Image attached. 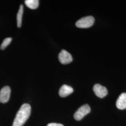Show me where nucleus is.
<instances>
[{"instance_id": "12", "label": "nucleus", "mask_w": 126, "mask_h": 126, "mask_svg": "<svg viewBox=\"0 0 126 126\" xmlns=\"http://www.w3.org/2000/svg\"><path fill=\"white\" fill-rule=\"evenodd\" d=\"M47 126H63V125L59 123H51L48 124Z\"/></svg>"}, {"instance_id": "10", "label": "nucleus", "mask_w": 126, "mask_h": 126, "mask_svg": "<svg viewBox=\"0 0 126 126\" xmlns=\"http://www.w3.org/2000/svg\"><path fill=\"white\" fill-rule=\"evenodd\" d=\"M25 3L28 8L32 9H37L39 5V0H26Z\"/></svg>"}, {"instance_id": "11", "label": "nucleus", "mask_w": 126, "mask_h": 126, "mask_svg": "<svg viewBox=\"0 0 126 126\" xmlns=\"http://www.w3.org/2000/svg\"><path fill=\"white\" fill-rule=\"evenodd\" d=\"M12 40V39L11 37H8L4 39L0 46V49L1 50H4L10 44Z\"/></svg>"}, {"instance_id": "1", "label": "nucleus", "mask_w": 126, "mask_h": 126, "mask_svg": "<svg viewBox=\"0 0 126 126\" xmlns=\"http://www.w3.org/2000/svg\"><path fill=\"white\" fill-rule=\"evenodd\" d=\"M31 113V107L29 104H24L16 114L13 126H22L27 121Z\"/></svg>"}, {"instance_id": "3", "label": "nucleus", "mask_w": 126, "mask_h": 126, "mask_svg": "<svg viewBox=\"0 0 126 126\" xmlns=\"http://www.w3.org/2000/svg\"><path fill=\"white\" fill-rule=\"evenodd\" d=\"M91 112L90 106L88 104H85L80 107L74 114V118L77 121H80L83 117Z\"/></svg>"}, {"instance_id": "2", "label": "nucleus", "mask_w": 126, "mask_h": 126, "mask_svg": "<svg viewBox=\"0 0 126 126\" xmlns=\"http://www.w3.org/2000/svg\"><path fill=\"white\" fill-rule=\"evenodd\" d=\"M94 21V18L92 16L84 17L77 22L76 26L79 28H88L93 25Z\"/></svg>"}, {"instance_id": "8", "label": "nucleus", "mask_w": 126, "mask_h": 126, "mask_svg": "<svg viewBox=\"0 0 126 126\" xmlns=\"http://www.w3.org/2000/svg\"><path fill=\"white\" fill-rule=\"evenodd\" d=\"M117 108L120 110L126 108V93H122L120 95L116 103Z\"/></svg>"}, {"instance_id": "4", "label": "nucleus", "mask_w": 126, "mask_h": 126, "mask_svg": "<svg viewBox=\"0 0 126 126\" xmlns=\"http://www.w3.org/2000/svg\"><path fill=\"white\" fill-rule=\"evenodd\" d=\"M59 59L60 62L63 64L71 63L73 60L72 56L65 50H63L59 53Z\"/></svg>"}, {"instance_id": "5", "label": "nucleus", "mask_w": 126, "mask_h": 126, "mask_svg": "<svg viewBox=\"0 0 126 126\" xmlns=\"http://www.w3.org/2000/svg\"><path fill=\"white\" fill-rule=\"evenodd\" d=\"M11 89L9 86H5L0 91V102L6 103L9 100Z\"/></svg>"}, {"instance_id": "9", "label": "nucleus", "mask_w": 126, "mask_h": 126, "mask_svg": "<svg viewBox=\"0 0 126 126\" xmlns=\"http://www.w3.org/2000/svg\"><path fill=\"white\" fill-rule=\"evenodd\" d=\"M23 5L20 6V8L18 10V13L17 14L16 20H17V26L18 28L22 26V18H23Z\"/></svg>"}, {"instance_id": "7", "label": "nucleus", "mask_w": 126, "mask_h": 126, "mask_svg": "<svg viewBox=\"0 0 126 126\" xmlns=\"http://www.w3.org/2000/svg\"><path fill=\"white\" fill-rule=\"evenodd\" d=\"M73 89L70 86L63 85L59 90V95L61 97H65L72 94Z\"/></svg>"}, {"instance_id": "6", "label": "nucleus", "mask_w": 126, "mask_h": 126, "mask_svg": "<svg viewBox=\"0 0 126 126\" xmlns=\"http://www.w3.org/2000/svg\"><path fill=\"white\" fill-rule=\"evenodd\" d=\"M93 90L95 95L100 98H103L105 97L108 94V91L106 87L101 86L99 84H95L94 86Z\"/></svg>"}]
</instances>
